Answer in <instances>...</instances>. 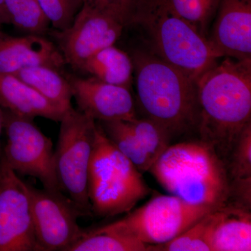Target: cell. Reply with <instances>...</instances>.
<instances>
[{
	"mask_svg": "<svg viewBox=\"0 0 251 251\" xmlns=\"http://www.w3.org/2000/svg\"><path fill=\"white\" fill-rule=\"evenodd\" d=\"M196 81L200 140L227 166L241 133L251 124V60L223 57Z\"/></svg>",
	"mask_w": 251,
	"mask_h": 251,
	"instance_id": "cell-1",
	"label": "cell"
},
{
	"mask_svg": "<svg viewBox=\"0 0 251 251\" xmlns=\"http://www.w3.org/2000/svg\"><path fill=\"white\" fill-rule=\"evenodd\" d=\"M149 171L170 194L186 202L214 208L230 202L227 166L202 140L170 145Z\"/></svg>",
	"mask_w": 251,
	"mask_h": 251,
	"instance_id": "cell-2",
	"label": "cell"
},
{
	"mask_svg": "<svg viewBox=\"0 0 251 251\" xmlns=\"http://www.w3.org/2000/svg\"><path fill=\"white\" fill-rule=\"evenodd\" d=\"M129 24L143 29L153 53L194 82L223 58L170 0H137Z\"/></svg>",
	"mask_w": 251,
	"mask_h": 251,
	"instance_id": "cell-3",
	"label": "cell"
},
{
	"mask_svg": "<svg viewBox=\"0 0 251 251\" xmlns=\"http://www.w3.org/2000/svg\"><path fill=\"white\" fill-rule=\"evenodd\" d=\"M131 58L138 100L148 118L171 135L197 128L196 82L152 52L137 51Z\"/></svg>",
	"mask_w": 251,
	"mask_h": 251,
	"instance_id": "cell-4",
	"label": "cell"
},
{
	"mask_svg": "<svg viewBox=\"0 0 251 251\" xmlns=\"http://www.w3.org/2000/svg\"><path fill=\"white\" fill-rule=\"evenodd\" d=\"M150 193L141 173L109 140L97 122L89 168L92 214L111 217L128 213Z\"/></svg>",
	"mask_w": 251,
	"mask_h": 251,
	"instance_id": "cell-5",
	"label": "cell"
},
{
	"mask_svg": "<svg viewBox=\"0 0 251 251\" xmlns=\"http://www.w3.org/2000/svg\"><path fill=\"white\" fill-rule=\"evenodd\" d=\"M59 122L54 156L59 188L75 203L82 216L92 215L88 196V173L97 122L72 107Z\"/></svg>",
	"mask_w": 251,
	"mask_h": 251,
	"instance_id": "cell-6",
	"label": "cell"
},
{
	"mask_svg": "<svg viewBox=\"0 0 251 251\" xmlns=\"http://www.w3.org/2000/svg\"><path fill=\"white\" fill-rule=\"evenodd\" d=\"M216 209L173 195H160L122 219L96 229L122 234L148 247L158 245L170 242Z\"/></svg>",
	"mask_w": 251,
	"mask_h": 251,
	"instance_id": "cell-7",
	"label": "cell"
},
{
	"mask_svg": "<svg viewBox=\"0 0 251 251\" xmlns=\"http://www.w3.org/2000/svg\"><path fill=\"white\" fill-rule=\"evenodd\" d=\"M3 115L6 144L1 154L8 166L16 174L39 179L45 189L61 191L54 170L52 140L34 125L32 119L4 108Z\"/></svg>",
	"mask_w": 251,
	"mask_h": 251,
	"instance_id": "cell-8",
	"label": "cell"
},
{
	"mask_svg": "<svg viewBox=\"0 0 251 251\" xmlns=\"http://www.w3.org/2000/svg\"><path fill=\"white\" fill-rule=\"evenodd\" d=\"M27 184L36 251H67L83 233L77 223L82 216L80 211L61 191Z\"/></svg>",
	"mask_w": 251,
	"mask_h": 251,
	"instance_id": "cell-9",
	"label": "cell"
},
{
	"mask_svg": "<svg viewBox=\"0 0 251 251\" xmlns=\"http://www.w3.org/2000/svg\"><path fill=\"white\" fill-rule=\"evenodd\" d=\"M126 24L118 18L82 1L72 24L54 33L66 63L80 71L100 50L115 45Z\"/></svg>",
	"mask_w": 251,
	"mask_h": 251,
	"instance_id": "cell-10",
	"label": "cell"
},
{
	"mask_svg": "<svg viewBox=\"0 0 251 251\" xmlns=\"http://www.w3.org/2000/svg\"><path fill=\"white\" fill-rule=\"evenodd\" d=\"M0 251H36L27 183L8 166L2 154L0 157Z\"/></svg>",
	"mask_w": 251,
	"mask_h": 251,
	"instance_id": "cell-11",
	"label": "cell"
},
{
	"mask_svg": "<svg viewBox=\"0 0 251 251\" xmlns=\"http://www.w3.org/2000/svg\"><path fill=\"white\" fill-rule=\"evenodd\" d=\"M77 110L96 122L129 121L136 118L130 90L93 77H69Z\"/></svg>",
	"mask_w": 251,
	"mask_h": 251,
	"instance_id": "cell-12",
	"label": "cell"
},
{
	"mask_svg": "<svg viewBox=\"0 0 251 251\" xmlns=\"http://www.w3.org/2000/svg\"><path fill=\"white\" fill-rule=\"evenodd\" d=\"M208 39L223 57L251 60V0H220Z\"/></svg>",
	"mask_w": 251,
	"mask_h": 251,
	"instance_id": "cell-13",
	"label": "cell"
},
{
	"mask_svg": "<svg viewBox=\"0 0 251 251\" xmlns=\"http://www.w3.org/2000/svg\"><path fill=\"white\" fill-rule=\"evenodd\" d=\"M65 63L59 48L44 36H14L0 29V74L16 75L26 68L39 65L61 70Z\"/></svg>",
	"mask_w": 251,
	"mask_h": 251,
	"instance_id": "cell-14",
	"label": "cell"
},
{
	"mask_svg": "<svg viewBox=\"0 0 251 251\" xmlns=\"http://www.w3.org/2000/svg\"><path fill=\"white\" fill-rule=\"evenodd\" d=\"M206 239L211 251H251V209L229 202L211 211Z\"/></svg>",
	"mask_w": 251,
	"mask_h": 251,
	"instance_id": "cell-15",
	"label": "cell"
},
{
	"mask_svg": "<svg viewBox=\"0 0 251 251\" xmlns=\"http://www.w3.org/2000/svg\"><path fill=\"white\" fill-rule=\"evenodd\" d=\"M0 105L9 111L34 120L41 117L60 122L65 110L51 103L14 75L0 74Z\"/></svg>",
	"mask_w": 251,
	"mask_h": 251,
	"instance_id": "cell-16",
	"label": "cell"
},
{
	"mask_svg": "<svg viewBox=\"0 0 251 251\" xmlns=\"http://www.w3.org/2000/svg\"><path fill=\"white\" fill-rule=\"evenodd\" d=\"M133 70L131 57L115 44L94 53L80 69L89 76L129 90L133 83Z\"/></svg>",
	"mask_w": 251,
	"mask_h": 251,
	"instance_id": "cell-17",
	"label": "cell"
},
{
	"mask_svg": "<svg viewBox=\"0 0 251 251\" xmlns=\"http://www.w3.org/2000/svg\"><path fill=\"white\" fill-rule=\"evenodd\" d=\"M230 184L231 201L251 209V124L242 133L227 163Z\"/></svg>",
	"mask_w": 251,
	"mask_h": 251,
	"instance_id": "cell-18",
	"label": "cell"
},
{
	"mask_svg": "<svg viewBox=\"0 0 251 251\" xmlns=\"http://www.w3.org/2000/svg\"><path fill=\"white\" fill-rule=\"evenodd\" d=\"M16 76L63 110L72 108V91L69 78L50 66H34L23 69Z\"/></svg>",
	"mask_w": 251,
	"mask_h": 251,
	"instance_id": "cell-19",
	"label": "cell"
},
{
	"mask_svg": "<svg viewBox=\"0 0 251 251\" xmlns=\"http://www.w3.org/2000/svg\"><path fill=\"white\" fill-rule=\"evenodd\" d=\"M98 123L109 140L133 163L140 173L150 171L155 162L137 138L132 129L130 120Z\"/></svg>",
	"mask_w": 251,
	"mask_h": 251,
	"instance_id": "cell-20",
	"label": "cell"
},
{
	"mask_svg": "<svg viewBox=\"0 0 251 251\" xmlns=\"http://www.w3.org/2000/svg\"><path fill=\"white\" fill-rule=\"evenodd\" d=\"M9 24L27 34L43 35L49 29V19L38 0H5Z\"/></svg>",
	"mask_w": 251,
	"mask_h": 251,
	"instance_id": "cell-21",
	"label": "cell"
},
{
	"mask_svg": "<svg viewBox=\"0 0 251 251\" xmlns=\"http://www.w3.org/2000/svg\"><path fill=\"white\" fill-rule=\"evenodd\" d=\"M148 246L115 232L94 229L83 230L82 237L67 251H145Z\"/></svg>",
	"mask_w": 251,
	"mask_h": 251,
	"instance_id": "cell-22",
	"label": "cell"
},
{
	"mask_svg": "<svg viewBox=\"0 0 251 251\" xmlns=\"http://www.w3.org/2000/svg\"><path fill=\"white\" fill-rule=\"evenodd\" d=\"M175 11L207 38L220 0H170Z\"/></svg>",
	"mask_w": 251,
	"mask_h": 251,
	"instance_id": "cell-23",
	"label": "cell"
},
{
	"mask_svg": "<svg viewBox=\"0 0 251 251\" xmlns=\"http://www.w3.org/2000/svg\"><path fill=\"white\" fill-rule=\"evenodd\" d=\"M207 215L188 227L170 242L148 246L147 251H211L206 239Z\"/></svg>",
	"mask_w": 251,
	"mask_h": 251,
	"instance_id": "cell-24",
	"label": "cell"
},
{
	"mask_svg": "<svg viewBox=\"0 0 251 251\" xmlns=\"http://www.w3.org/2000/svg\"><path fill=\"white\" fill-rule=\"evenodd\" d=\"M41 9L56 30H64L72 24L82 6V0H38Z\"/></svg>",
	"mask_w": 251,
	"mask_h": 251,
	"instance_id": "cell-25",
	"label": "cell"
},
{
	"mask_svg": "<svg viewBox=\"0 0 251 251\" xmlns=\"http://www.w3.org/2000/svg\"><path fill=\"white\" fill-rule=\"evenodd\" d=\"M129 25L137 0H82Z\"/></svg>",
	"mask_w": 251,
	"mask_h": 251,
	"instance_id": "cell-26",
	"label": "cell"
},
{
	"mask_svg": "<svg viewBox=\"0 0 251 251\" xmlns=\"http://www.w3.org/2000/svg\"><path fill=\"white\" fill-rule=\"evenodd\" d=\"M9 24V18L5 7V0H0V29L4 25Z\"/></svg>",
	"mask_w": 251,
	"mask_h": 251,
	"instance_id": "cell-27",
	"label": "cell"
},
{
	"mask_svg": "<svg viewBox=\"0 0 251 251\" xmlns=\"http://www.w3.org/2000/svg\"><path fill=\"white\" fill-rule=\"evenodd\" d=\"M3 130H4V115H3V108L0 105V157H1V136Z\"/></svg>",
	"mask_w": 251,
	"mask_h": 251,
	"instance_id": "cell-28",
	"label": "cell"
}]
</instances>
